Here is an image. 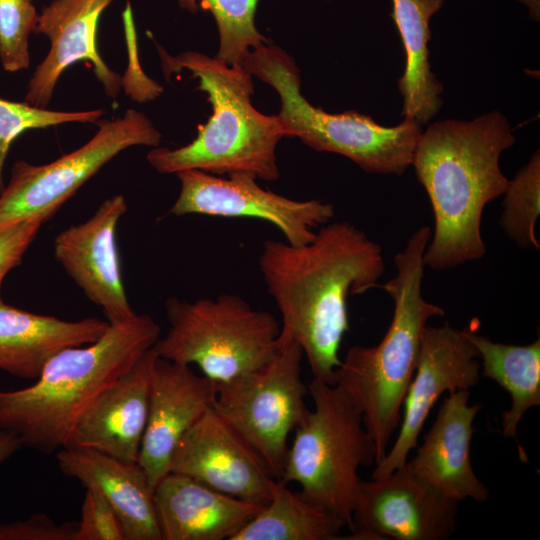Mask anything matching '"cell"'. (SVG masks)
<instances>
[{
  "label": "cell",
  "instance_id": "cell-33",
  "mask_svg": "<svg viewBox=\"0 0 540 540\" xmlns=\"http://www.w3.org/2000/svg\"><path fill=\"white\" fill-rule=\"evenodd\" d=\"M22 447L23 444L16 434L6 430H0V464Z\"/></svg>",
  "mask_w": 540,
  "mask_h": 540
},
{
  "label": "cell",
  "instance_id": "cell-10",
  "mask_svg": "<svg viewBox=\"0 0 540 540\" xmlns=\"http://www.w3.org/2000/svg\"><path fill=\"white\" fill-rule=\"evenodd\" d=\"M160 140L161 133L144 113L128 109L101 122L88 142L51 163L15 162L0 194V229L37 216L51 218L120 152L137 145L156 147Z\"/></svg>",
  "mask_w": 540,
  "mask_h": 540
},
{
  "label": "cell",
  "instance_id": "cell-6",
  "mask_svg": "<svg viewBox=\"0 0 540 540\" xmlns=\"http://www.w3.org/2000/svg\"><path fill=\"white\" fill-rule=\"evenodd\" d=\"M242 66L279 95L276 116L284 136L297 137L316 151L342 155L368 173L402 175L412 165L422 132L417 121L404 118L386 127L356 111L332 114L313 106L301 93L295 60L274 44L253 48Z\"/></svg>",
  "mask_w": 540,
  "mask_h": 540
},
{
  "label": "cell",
  "instance_id": "cell-25",
  "mask_svg": "<svg viewBox=\"0 0 540 540\" xmlns=\"http://www.w3.org/2000/svg\"><path fill=\"white\" fill-rule=\"evenodd\" d=\"M343 528L330 511L273 478L268 502L231 540H335Z\"/></svg>",
  "mask_w": 540,
  "mask_h": 540
},
{
  "label": "cell",
  "instance_id": "cell-9",
  "mask_svg": "<svg viewBox=\"0 0 540 540\" xmlns=\"http://www.w3.org/2000/svg\"><path fill=\"white\" fill-rule=\"evenodd\" d=\"M301 347L289 342L254 371L217 385L214 409L257 452L279 479L288 438L308 412L301 379Z\"/></svg>",
  "mask_w": 540,
  "mask_h": 540
},
{
  "label": "cell",
  "instance_id": "cell-28",
  "mask_svg": "<svg viewBox=\"0 0 540 540\" xmlns=\"http://www.w3.org/2000/svg\"><path fill=\"white\" fill-rule=\"evenodd\" d=\"M104 111H55L39 108L27 102H14L0 98V194L5 183L3 170L9 149L15 139L30 129L47 128L65 123H96Z\"/></svg>",
  "mask_w": 540,
  "mask_h": 540
},
{
  "label": "cell",
  "instance_id": "cell-12",
  "mask_svg": "<svg viewBox=\"0 0 540 540\" xmlns=\"http://www.w3.org/2000/svg\"><path fill=\"white\" fill-rule=\"evenodd\" d=\"M459 501L445 496L406 464L361 480L350 539L445 540L456 530Z\"/></svg>",
  "mask_w": 540,
  "mask_h": 540
},
{
  "label": "cell",
  "instance_id": "cell-17",
  "mask_svg": "<svg viewBox=\"0 0 540 540\" xmlns=\"http://www.w3.org/2000/svg\"><path fill=\"white\" fill-rule=\"evenodd\" d=\"M112 1L53 0L42 9L34 33L45 35L50 49L28 82L25 102L47 108L64 70L79 61L93 65L108 96L118 95L121 77L108 68L96 48L99 19Z\"/></svg>",
  "mask_w": 540,
  "mask_h": 540
},
{
  "label": "cell",
  "instance_id": "cell-21",
  "mask_svg": "<svg viewBox=\"0 0 540 540\" xmlns=\"http://www.w3.org/2000/svg\"><path fill=\"white\" fill-rule=\"evenodd\" d=\"M154 500L162 540H231L263 506L173 472L157 483Z\"/></svg>",
  "mask_w": 540,
  "mask_h": 540
},
{
  "label": "cell",
  "instance_id": "cell-20",
  "mask_svg": "<svg viewBox=\"0 0 540 540\" xmlns=\"http://www.w3.org/2000/svg\"><path fill=\"white\" fill-rule=\"evenodd\" d=\"M63 474L100 494L119 517L126 540H162L154 490L137 462L78 447L57 451Z\"/></svg>",
  "mask_w": 540,
  "mask_h": 540
},
{
  "label": "cell",
  "instance_id": "cell-14",
  "mask_svg": "<svg viewBox=\"0 0 540 540\" xmlns=\"http://www.w3.org/2000/svg\"><path fill=\"white\" fill-rule=\"evenodd\" d=\"M170 472L259 505L268 502L274 478L257 452L213 406L179 441Z\"/></svg>",
  "mask_w": 540,
  "mask_h": 540
},
{
  "label": "cell",
  "instance_id": "cell-1",
  "mask_svg": "<svg viewBox=\"0 0 540 540\" xmlns=\"http://www.w3.org/2000/svg\"><path fill=\"white\" fill-rule=\"evenodd\" d=\"M258 266L281 315L278 347L297 343L313 379L333 384L349 330L347 299L379 287L380 245L348 221L332 222L303 245L266 240Z\"/></svg>",
  "mask_w": 540,
  "mask_h": 540
},
{
  "label": "cell",
  "instance_id": "cell-2",
  "mask_svg": "<svg viewBox=\"0 0 540 540\" xmlns=\"http://www.w3.org/2000/svg\"><path fill=\"white\" fill-rule=\"evenodd\" d=\"M514 142L507 118L497 110L470 121L434 122L421 132L411 166L434 217L425 266L442 271L485 255L483 211L506 190L509 180L499 161Z\"/></svg>",
  "mask_w": 540,
  "mask_h": 540
},
{
  "label": "cell",
  "instance_id": "cell-26",
  "mask_svg": "<svg viewBox=\"0 0 540 540\" xmlns=\"http://www.w3.org/2000/svg\"><path fill=\"white\" fill-rule=\"evenodd\" d=\"M259 0H177L178 5L190 12L210 11L219 31L217 58L230 65H242L249 52L269 43L255 25Z\"/></svg>",
  "mask_w": 540,
  "mask_h": 540
},
{
  "label": "cell",
  "instance_id": "cell-16",
  "mask_svg": "<svg viewBox=\"0 0 540 540\" xmlns=\"http://www.w3.org/2000/svg\"><path fill=\"white\" fill-rule=\"evenodd\" d=\"M216 392V383L196 374L191 366L167 360L155 353L150 375L148 416L137 461L153 490L170 473L171 460L179 441L213 406Z\"/></svg>",
  "mask_w": 540,
  "mask_h": 540
},
{
  "label": "cell",
  "instance_id": "cell-32",
  "mask_svg": "<svg viewBox=\"0 0 540 540\" xmlns=\"http://www.w3.org/2000/svg\"><path fill=\"white\" fill-rule=\"evenodd\" d=\"M77 522L56 524L45 514L0 524V540H74Z\"/></svg>",
  "mask_w": 540,
  "mask_h": 540
},
{
  "label": "cell",
  "instance_id": "cell-5",
  "mask_svg": "<svg viewBox=\"0 0 540 540\" xmlns=\"http://www.w3.org/2000/svg\"><path fill=\"white\" fill-rule=\"evenodd\" d=\"M432 230L421 227L394 256L396 275L379 285L394 302L389 328L373 347L349 348L334 372L333 384L341 388L362 415L376 447V463L401 420V409L415 373L427 322L444 310L422 296L423 255Z\"/></svg>",
  "mask_w": 540,
  "mask_h": 540
},
{
  "label": "cell",
  "instance_id": "cell-13",
  "mask_svg": "<svg viewBox=\"0 0 540 540\" xmlns=\"http://www.w3.org/2000/svg\"><path fill=\"white\" fill-rule=\"evenodd\" d=\"M478 352L459 330L446 323L426 326L417 367L403 402L398 436L371 478L404 466L435 402L443 393L470 390L480 381Z\"/></svg>",
  "mask_w": 540,
  "mask_h": 540
},
{
  "label": "cell",
  "instance_id": "cell-34",
  "mask_svg": "<svg viewBox=\"0 0 540 540\" xmlns=\"http://www.w3.org/2000/svg\"><path fill=\"white\" fill-rule=\"evenodd\" d=\"M525 6L530 18L533 21L539 22L540 20V0H517Z\"/></svg>",
  "mask_w": 540,
  "mask_h": 540
},
{
  "label": "cell",
  "instance_id": "cell-24",
  "mask_svg": "<svg viewBox=\"0 0 540 540\" xmlns=\"http://www.w3.org/2000/svg\"><path fill=\"white\" fill-rule=\"evenodd\" d=\"M482 360V375L496 381L511 397L502 414V434L516 437L524 414L540 405V339L528 345L503 344L479 335L471 321L463 329Z\"/></svg>",
  "mask_w": 540,
  "mask_h": 540
},
{
  "label": "cell",
  "instance_id": "cell-29",
  "mask_svg": "<svg viewBox=\"0 0 540 540\" xmlns=\"http://www.w3.org/2000/svg\"><path fill=\"white\" fill-rule=\"evenodd\" d=\"M38 18L30 0H0V62L4 70L29 68V37Z\"/></svg>",
  "mask_w": 540,
  "mask_h": 540
},
{
  "label": "cell",
  "instance_id": "cell-19",
  "mask_svg": "<svg viewBox=\"0 0 540 540\" xmlns=\"http://www.w3.org/2000/svg\"><path fill=\"white\" fill-rule=\"evenodd\" d=\"M154 356L153 349L145 352L94 400L65 447L89 448L123 461H138L148 416Z\"/></svg>",
  "mask_w": 540,
  "mask_h": 540
},
{
  "label": "cell",
  "instance_id": "cell-8",
  "mask_svg": "<svg viewBox=\"0 0 540 540\" xmlns=\"http://www.w3.org/2000/svg\"><path fill=\"white\" fill-rule=\"evenodd\" d=\"M169 328L153 350L167 360L196 365L216 384L230 382L259 368L278 350L280 326L236 294L165 302Z\"/></svg>",
  "mask_w": 540,
  "mask_h": 540
},
{
  "label": "cell",
  "instance_id": "cell-30",
  "mask_svg": "<svg viewBox=\"0 0 540 540\" xmlns=\"http://www.w3.org/2000/svg\"><path fill=\"white\" fill-rule=\"evenodd\" d=\"M74 540H126L119 517L94 490L86 489Z\"/></svg>",
  "mask_w": 540,
  "mask_h": 540
},
{
  "label": "cell",
  "instance_id": "cell-7",
  "mask_svg": "<svg viewBox=\"0 0 540 540\" xmlns=\"http://www.w3.org/2000/svg\"><path fill=\"white\" fill-rule=\"evenodd\" d=\"M314 408L295 428L279 479L300 485L301 493L324 507L350 531L360 467L376 463V447L360 411L335 384L313 379Z\"/></svg>",
  "mask_w": 540,
  "mask_h": 540
},
{
  "label": "cell",
  "instance_id": "cell-4",
  "mask_svg": "<svg viewBox=\"0 0 540 540\" xmlns=\"http://www.w3.org/2000/svg\"><path fill=\"white\" fill-rule=\"evenodd\" d=\"M157 48L165 77L189 71L198 80V89L207 94L213 113L189 144L150 150L149 164L164 174L200 170L218 176L246 173L265 181L277 180L276 147L284 134L276 115H265L252 105V75L242 65L200 52L172 56L159 45Z\"/></svg>",
  "mask_w": 540,
  "mask_h": 540
},
{
  "label": "cell",
  "instance_id": "cell-15",
  "mask_svg": "<svg viewBox=\"0 0 540 540\" xmlns=\"http://www.w3.org/2000/svg\"><path fill=\"white\" fill-rule=\"evenodd\" d=\"M127 205L114 195L85 222L62 230L54 241L57 261L85 296L100 307L110 325L136 315L122 282L117 247V225Z\"/></svg>",
  "mask_w": 540,
  "mask_h": 540
},
{
  "label": "cell",
  "instance_id": "cell-18",
  "mask_svg": "<svg viewBox=\"0 0 540 540\" xmlns=\"http://www.w3.org/2000/svg\"><path fill=\"white\" fill-rule=\"evenodd\" d=\"M470 390L448 393L436 418L406 466L447 497L484 502L488 488L476 476L470 445L480 404L469 405Z\"/></svg>",
  "mask_w": 540,
  "mask_h": 540
},
{
  "label": "cell",
  "instance_id": "cell-31",
  "mask_svg": "<svg viewBox=\"0 0 540 540\" xmlns=\"http://www.w3.org/2000/svg\"><path fill=\"white\" fill-rule=\"evenodd\" d=\"M48 219V216H37L0 229V291L5 276L21 263L39 228Z\"/></svg>",
  "mask_w": 540,
  "mask_h": 540
},
{
  "label": "cell",
  "instance_id": "cell-3",
  "mask_svg": "<svg viewBox=\"0 0 540 540\" xmlns=\"http://www.w3.org/2000/svg\"><path fill=\"white\" fill-rule=\"evenodd\" d=\"M147 314L108 326L95 342L63 349L44 366L35 383L0 389V430L42 453L64 448L94 400L129 371L160 337Z\"/></svg>",
  "mask_w": 540,
  "mask_h": 540
},
{
  "label": "cell",
  "instance_id": "cell-11",
  "mask_svg": "<svg viewBox=\"0 0 540 540\" xmlns=\"http://www.w3.org/2000/svg\"><path fill=\"white\" fill-rule=\"evenodd\" d=\"M179 195L170 209L175 216L190 214L227 218H256L274 225L287 243L303 245L315 229L330 222L334 206L321 200H295L262 188L256 177L236 173L227 178L200 170L176 173Z\"/></svg>",
  "mask_w": 540,
  "mask_h": 540
},
{
  "label": "cell",
  "instance_id": "cell-22",
  "mask_svg": "<svg viewBox=\"0 0 540 540\" xmlns=\"http://www.w3.org/2000/svg\"><path fill=\"white\" fill-rule=\"evenodd\" d=\"M109 323L96 317L77 321L40 315L0 302V370L36 380L63 349L97 341Z\"/></svg>",
  "mask_w": 540,
  "mask_h": 540
},
{
  "label": "cell",
  "instance_id": "cell-23",
  "mask_svg": "<svg viewBox=\"0 0 540 540\" xmlns=\"http://www.w3.org/2000/svg\"><path fill=\"white\" fill-rule=\"evenodd\" d=\"M391 16L405 51V67L398 79L403 99L401 115L421 125L437 115L443 105V86L431 70L428 42L430 21L445 0H391Z\"/></svg>",
  "mask_w": 540,
  "mask_h": 540
},
{
  "label": "cell",
  "instance_id": "cell-27",
  "mask_svg": "<svg viewBox=\"0 0 540 540\" xmlns=\"http://www.w3.org/2000/svg\"><path fill=\"white\" fill-rule=\"evenodd\" d=\"M500 226L521 248L539 249L535 224L540 215V152L537 150L509 180L503 193Z\"/></svg>",
  "mask_w": 540,
  "mask_h": 540
},
{
  "label": "cell",
  "instance_id": "cell-35",
  "mask_svg": "<svg viewBox=\"0 0 540 540\" xmlns=\"http://www.w3.org/2000/svg\"><path fill=\"white\" fill-rule=\"evenodd\" d=\"M30 1H32V0H30Z\"/></svg>",
  "mask_w": 540,
  "mask_h": 540
}]
</instances>
